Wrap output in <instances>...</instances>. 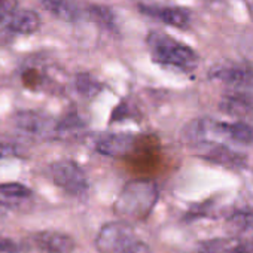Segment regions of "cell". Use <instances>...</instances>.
<instances>
[{"instance_id": "cell-1", "label": "cell", "mask_w": 253, "mask_h": 253, "mask_svg": "<svg viewBox=\"0 0 253 253\" xmlns=\"http://www.w3.org/2000/svg\"><path fill=\"white\" fill-rule=\"evenodd\" d=\"M158 186L152 179H133L121 189L113 204V213L124 222L145 220L158 203Z\"/></svg>"}, {"instance_id": "cell-2", "label": "cell", "mask_w": 253, "mask_h": 253, "mask_svg": "<svg viewBox=\"0 0 253 253\" xmlns=\"http://www.w3.org/2000/svg\"><path fill=\"white\" fill-rule=\"evenodd\" d=\"M146 42L152 60L160 66L176 69L183 73H191L198 67V54L188 45L176 41L166 33L152 32L149 33Z\"/></svg>"}, {"instance_id": "cell-3", "label": "cell", "mask_w": 253, "mask_h": 253, "mask_svg": "<svg viewBox=\"0 0 253 253\" xmlns=\"http://www.w3.org/2000/svg\"><path fill=\"white\" fill-rule=\"evenodd\" d=\"M49 180L73 197H85L89 189V182L84 169L72 160H58L46 167Z\"/></svg>"}, {"instance_id": "cell-4", "label": "cell", "mask_w": 253, "mask_h": 253, "mask_svg": "<svg viewBox=\"0 0 253 253\" xmlns=\"http://www.w3.org/2000/svg\"><path fill=\"white\" fill-rule=\"evenodd\" d=\"M137 241L139 238L128 222L112 220L100 228L94 246L98 253H130Z\"/></svg>"}, {"instance_id": "cell-5", "label": "cell", "mask_w": 253, "mask_h": 253, "mask_svg": "<svg viewBox=\"0 0 253 253\" xmlns=\"http://www.w3.org/2000/svg\"><path fill=\"white\" fill-rule=\"evenodd\" d=\"M17 131L35 140H57V119L38 110H18L12 115Z\"/></svg>"}, {"instance_id": "cell-6", "label": "cell", "mask_w": 253, "mask_h": 253, "mask_svg": "<svg viewBox=\"0 0 253 253\" xmlns=\"http://www.w3.org/2000/svg\"><path fill=\"white\" fill-rule=\"evenodd\" d=\"M142 136L133 133H109L100 136L94 148L98 154L110 158H126L128 160L139 148Z\"/></svg>"}, {"instance_id": "cell-7", "label": "cell", "mask_w": 253, "mask_h": 253, "mask_svg": "<svg viewBox=\"0 0 253 253\" xmlns=\"http://www.w3.org/2000/svg\"><path fill=\"white\" fill-rule=\"evenodd\" d=\"M209 78L220 81L235 88L253 86V69L241 63H223L209 72Z\"/></svg>"}, {"instance_id": "cell-8", "label": "cell", "mask_w": 253, "mask_h": 253, "mask_svg": "<svg viewBox=\"0 0 253 253\" xmlns=\"http://www.w3.org/2000/svg\"><path fill=\"white\" fill-rule=\"evenodd\" d=\"M203 148H206V149L198 157L211 163V164L222 166V167L229 169V170H241L247 164L246 155L235 152L234 149L228 148L226 145L213 143V145H207Z\"/></svg>"}, {"instance_id": "cell-9", "label": "cell", "mask_w": 253, "mask_h": 253, "mask_svg": "<svg viewBox=\"0 0 253 253\" xmlns=\"http://www.w3.org/2000/svg\"><path fill=\"white\" fill-rule=\"evenodd\" d=\"M198 253H253V235L241 234L232 238H211L201 243Z\"/></svg>"}, {"instance_id": "cell-10", "label": "cell", "mask_w": 253, "mask_h": 253, "mask_svg": "<svg viewBox=\"0 0 253 253\" xmlns=\"http://www.w3.org/2000/svg\"><path fill=\"white\" fill-rule=\"evenodd\" d=\"M35 246L45 253H73L76 243L73 237L60 231H39L32 237Z\"/></svg>"}, {"instance_id": "cell-11", "label": "cell", "mask_w": 253, "mask_h": 253, "mask_svg": "<svg viewBox=\"0 0 253 253\" xmlns=\"http://www.w3.org/2000/svg\"><path fill=\"white\" fill-rule=\"evenodd\" d=\"M140 11L149 17L158 18L167 26L176 29H189L191 26V12L185 8L179 6H151V5H140Z\"/></svg>"}, {"instance_id": "cell-12", "label": "cell", "mask_w": 253, "mask_h": 253, "mask_svg": "<svg viewBox=\"0 0 253 253\" xmlns=\"http://www.w3.org/2000/svg\"><path fill=\"white\" fill-rule=\"evenodd\" d=\"M219 109L234 118L246 119L253 118V92L249 91H232L222 97Z\"/></svg>"}, {"instance_id": "cell-13", "label": "cell", "mask_w": 253, "mask_h": 253, "mask_svg": "<svg viewBox=\"0 0 253 253\" xmlns=\"http://www.w3.org/2000/svg\"><path fill=\"white\" fill-rule=\"evenodd\" d=\"M32 195V189L21 183H2L0 185V217L29 203Z\"/></svg>"}, {"instance_id": "cell-14", "label": "cell", "mask_w": 253, "mask_h": 253, "mask_svg": "<svg viewBox=\"0 0 253 253\" xmlns=\"http://www.w3.org/2000/svg\"><path fill=\"white\" fill-rule=\"evenodd\" d=\"M39 27L41 18L35 11L30 9H17L5 26L6 32L12 35H33L39 30Z\"/></svg>"}, {"instance_id": "cell-15", "label": "cell", "mask_w": 253, "mask_h": 253, "mask_svg": "<svg viewBox=\"0 0 253 253\" xmlns=\"http://www.w3.org/2000/svg\"><path fill=\"white\" fill-rule=\"evenodd\" d=\"M216 130H217V136L222 139H229V140H232L235 143H241V145L253 143V126L246 122L216 121Z\"/></svg>"}, {"instance_id": "cell-16", "label": "cell", "mask_w": 253, "mask_h": 253, "mask_svg": "<svg viewBox=\"0 0 253 253\" xmlns=\"http://www.w3.org/2000/svg\"><path fill=\"white\" fill-rule=\"evenodd\" d=\"M86 126L85 119L78 113V110H69L57 119V140L72 139L81 134Z\"/></svg>"}, {"instance_id": "cell-17", "label": "cell", "mask_w": 253, "mask_h": 253, "mask_svg": "<svg viewBox=\"0 0 253 253\" xmlns=\"http://www.w3.org/2000/svg\"><path fill=\"white\" fill-rule=\"evenodd\" d=\"M41 5L45 11L67 23L76 21L81 17V8L75 0H41Z\"/></svg>"}, {"instance_id": "cell-18", "label": "cell", "mask_w": 253, "mask_h": 253, "mask_svg": "<svg viewBox=\"0 0 253 253\" xmlns=\"http://www.w3.org/2000/svg\"><path fill=\"white\" fill-rule=\"evenodd\" d=\"M21 79H23L24 86L33 91H45L48 89V85L51 84L48 76L38 67H27L21 73Z\"/></svg>"}, {"instance_id": "cell-19", "label": "cell", "mask_w": 253, "mask_h": 253, "mask_svg": "<svg viewBox=\"0 0 253 253\" xmlns=\"http://www.w3.org/2000/svg\"><path fill=\"white\" fill-rule=\"evenodd\" d=\"M75 88L84 98H92L101 91V84L89 73H78L75 76Z\"/></svg>"}, {"instance_id": "cell-20", "label": "cell", "mask_w": 253, "mask_h": 253, "mask_svg": "<svg viewBox=\"0 0 253 253\" xmlns=\"http://www.w3.org/2000/svg\"><path fill=\"white\" fill-rule=\"evenodd\" d=\"M88 14L91 17V20H94L95 23H98L100 26L109 29V30H115L116 29V18L112 12L110 8L107 6H100V5H92L88 9Z\"/></svg>"}, {"instance_id": "cell-21", "label": "cell", "mask_w": 253, "mask_h": 253, "mask_svg": "<svg viewBox=\"0 0 253 253\" xmlns=\"http://www.w3.org/2000/svg\"><path fill=\"white\" fill-rule=\"evenodd\" d=\"M23 155H24V149L18 142L6 136H0V160L20 158Z\"/></svg>"}, {"instance_id": "cell-22", "label": "cell", "mask_w": 253, "mask_h": 253, "mask_svg": "<svg viewBox=\"0 0 253 253\" xmlns=\"http://www.w3.org/2000/svg\"><path fill=\"white\" fill-rule=\"evenodd\" d=\"M17 8H18L17 0H0V29L6 32L5 26H6L8 20L12 17V14L17 11Z\"/></svg>"}, {"instance_id": "cell-23", "label": "cell", "mask_w": 253, "mask_h": 253, "mask_svg": "<svg viewBox=\"0 0 253 253\" xmlns=\"http://www.w3.org/2000/svg\"><path fill=\"white\" fill-rule=\"evenodd\" d=\"M133 113H131V107L126 104V103H119L113 112H112V122H118V121H122L125 118H130Z\"/></svg>"}, {"instance_id": "cell-24", "label": "cell", "mask_w": 253, "mask_h": 253, "mask_svg": "<svg viewBox=\"0 0 253 253\" xmlns=\"http://www.w3.org/2000/svg\"><path fill=\"white\" fill-rule=\"evenodd\" d=\"M20 246L17 241L8 237H0V253H18Z\"/></svg>"}, {"instance_id": "cell-25", "label": "cell", "mask_w": 253, "mask_h": 253, "mask_svg": "<svg viewBox=\"0 0 253 253\" xmlns=\"http://www.w3.org/2000/svg\"><path fill=\"white\" fill-rule=\"evenodd\" d=\"M130 253H154V252H152V249H151L146 243H143L142 240H139V241L134 244V247L130 250Z\"/></svg>"}, {"instance_id": "cell-26", "label": "cell", "mask_w": 253, "mask_h": 253, "mask_svg": "<svg viewBox=\"0 0 253 253\" xmlns=\"http://www.w3.org/2000/svg\"><path fill=\"white\" fill-rule=\"evenodd\" d=\"M244 3H246V8H247L250 17L253 18V0H244Z\"/></svg>"}]
</instances>
